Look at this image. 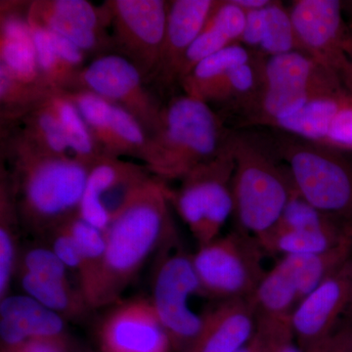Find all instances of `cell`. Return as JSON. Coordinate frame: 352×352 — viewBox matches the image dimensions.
<instances>
[{"label":"cell","mask_w":352,"mask_h":352,"mask_svg":"<svg viewBox=\"0 0 352 352\" xmlns=\"http://www.w3.org/2000/svg\"><path fill=\"white\" fill-rule=\"evenodd\" d=\"M263 58L256 53L251 61L232 69L208 94L205 103L226 108L229 115L239 113L261 87Z\"/></svg>","instance_id":"obj_29"},{"label":"cell","mask_w":352,"mask_h":352,"mask_svg":"<svg viewBox=\"0 0 352 352\" xmlns=\"http://www.w3.org/2000/svg\"><path fill=\"white\" fill-rule=\"evenodd\" d=\"M342 322H349V323H352V305L351 308H349V311L344 317V321Z\"/></svg>","instance_id":"obj_42"},{"label":"cell","mask_w":352,"mask_h":352,"mask_svg":"<svg viewBox=\"0 0 352 352\" xmlns=\"http://www.w3.org/2000/svg\"><path fill=\"white\" fill-rule=\"evenodd\" d=\"M352 305V258L298 303L292 328L303 351L332 335Z\"/></svg>","instance_id":"obj_15"},{"label":"cell","mask_w":352,"mask_h":352,"mask_svg":"<svg viewBox=\"0 0 352 352\" xmlns=\"http://www.w3.org/2000/svg\"><path fill=\"white\" fill-rule=\"evenodd\" d=\"M234 168L229 135L219 157L184 176L177 189L168 188L171 205L188 226L199 247L219 237L222 227L233 214Z\"/></svg>","instance_id":"obj_9"},{"label":"cell","mask_w":352,"mask_h":352,"mask_svg":"<svg viewBox=\"0 0 352 352\" xmlns=\"http://www.w3.org/2000/svg\"><path fill=\"white\" fill-rule=\"evenodd\" d=\"M214 4L215 0L170 1L161 52L146 85L164 89L179 85L183 60L205 27Z\"/></svg>","instance_id":"obj_17"},{"label":"cell","mask_w":352,"mask_h":352,"mask_svg":"<svg viewBox=\"0 0 352 352\" xmlns=\"http://www.w3.org/2000/svg\"><path fill=\"white\" fill-rule=\"evenodd\" d=\"M97 327L102 352H173L170 338L149 298L110 307Z\"/></svg>","instance_id":"obj_14"},{"label":"cell","mask_w":352,"mask_h":352,"mask_svg":"<svg viewBox=\"0 0 352 352\" xmlns=\"http://www.w3.org/2000/svg\"><path fill=\"white\" fill-rule=\"evenodd\" d=\"M15 279L23 294L32 296L66 321L80 320L92 310L80 289L74 287L72 282L36 277L21 271L16 273Z\"/></svg>","instance_id":"obj_25"},{"label":"cell","mask_w":352,"mask_h":352,"mask_svg":"<svg viewBox=\"0 0 352 352\" xmlns=\"http://www.w3.org/2000/svg\"><path fill=\"white\" fill-rule=\"evenodd\" d=\"M273 138L300 196L321 212L352 219L351 162L342 152L285 132Z\"/></svg>","instance_id":"obj_6"},{"label":"cell","mask_w":352,"mask_h":352,"mask_svg":"<svg viewBox=\"0 0 352 352\" xmlns=\"http://www.w3.org/2000/svg\"><path fill=\"white\" fill-rule=\"evenodd\" d=\"M102 6L112 30L113 53L131 61L147 82L161 52L170 1L107 0Z\"/></svg>","instance_id":"obj_10"},{"label":"cell","mask_w":352,"mask_h":352,"mask_svg":"<svg viewBox=\"0 0 352 352\" xmlns=\"http://www.w3.org/2000/svg\"><path fill=\"white\" fill-rule=\"evenodd\" d=\"M149 175L146 166L122 161L120 157H102L90 168L78 217L105 232L110 223V215L103 206L106 197L113 190Z\"/></svg>","instance_id":"obj_21"},{"label":"cell","mask_w":352,"mask_h":352,"mask_svg":"<svg viewBox=\"0 0 352 352\" xmlns=\"http://www.w3.org/2000/svg\"><path fill=\"white\" fill-rule=\"evenodd\" d=\"M153 307L170 338L173 352H190L204 327L203 314L190 307L193 295L200 296V285L192 254L171 241L157 254L151 282Z\"/></svg>","instance_id":"obj_7"},{"label":"cell","mask_w":352,"mask_h":352,"mask_svg":"<svg viewBox=\"0 0 352 352\" xmlns=\"http://www.w3.org/2000/svg\"><path fill=\"white\" fill-rule=\"evenodd\" d=\"M28 19L69 39L88 58L113 53L110 22L103 6L87 0H32Z\"/></svg>","instance_id":"obj_12"},{"label":"cell","mask_w":352,"mask_h":352,"mask_svg":"<svg viewBox=\"0 0 352 352\" xmlns=\"http://www.w3.org/2000/svg\"><path fill=\"white\" fill-rule=\"evenodd\" d=\"M344 50L347 57V68L344 71V75L340 78V82L347 91L352 94V24L347 27L346 39H344Z\"/></svg>","instance_id":"obj_38"},{"label":"cell","mask_w":352,"mask_h":352,"mask_svg":"<svg viewBox=\"0 0 352 352\" xmlns=\"http://www.w3.org/2000/svg\"><path fill=\"white\" fill-rule=\"evenodd\" d=\"M232 193L238 228L261 239L283 214L296 189L273 135L231 129Z\"/></svg>","instance_id":"obj_3"},{"label":"cell","mask_w":352,"mask_h":352,"mask_svg":"<svg viewBox=\"0 0 352 352\" xmlns=\"http://www.w3.org/2000/svg\"><path fill=\"white\" fill-rule=\"evenodd\" d=\"M73 352H75V351H74ZM99 352H102V351H99Z\"/></svg>","instance_id":"obj_44"},{"label":"cell","mask_w":352,"mask_h":352,"mask_svg":"<svg viewBox=\"0 0 352 352\" xmlns=\"http://www.w3.org/2000/svg\"><path fill=\"white\" fill-rule=\"evenodd\" d=\"M204 327L190 352H238L254 336L256 314L251 298L223 300L203 314Z\"/></svg>","instance_id":"obj_20"},{"label":"cell","mask_w":352,"mask_h":352,"mask_svg":"<svg viewBox=\"0 0 352 352\" xmlns=\"http://www.w3.org/2000/svg\"><path fill=\"white\" fill-rule=\"evenodd\" d=\"M288 9L302 52L340 80L349 63L344 50L349 23L342 17V1L296 0Z\"/></svg>","instance_id":"obj_13"},{"label":"cell","mask_w":352,"mask_h":352,"mask_svg":"<svg viewBox=\"0 0 352 352\" xmlns=\"http://www.w3.org/2000/svg\"><path fill=\"white\" fill-rule=\"evenodd\" d=\"M1 163L12 184L23 228L45 240L78 215L90 166L41 151L15 126L1 129Z\"/></svg>","instance_id":"obj_1"},{"label":"cell","mask_w":352,"mask_h":352,"mask_svg":"<svg viewBox=\"0 0 352 352\" xmlns=\"http://www.w3.org/2000/svg\"><path fill=\"white\" fill-rule=\"evenodd\" d=\"M342 9H344V11L352 13V1H342Z\"/></svg>","instance_id":"obj_41"},{"label":"cell","mask_w":352,"mask_h":352,"mask_svg":"<svg viewBox=\"0 0 352 352\" xmlns=\"http://www.w3.org/2000/svg\"><path fill=\"white\" fill-rule=\"evenodd\" d=\"M68 337L43 338L27 340L14 349L0 352H73Z\"/></svg>","instance_id":"obj_37"},{"label":"cell","mask_w":352,"mask_h":352,"mask_svg":"<svg viewBox=\"0 0 352 352\" xmlns=\"http://www.w3.org/2000/svg\"><path fill=\"white\" fill-rule=\"evenodd\" d=\"M344 88L330 69L302 52L264 57L258 94L237 115L240 129L272 127L319 95Z\"/></svg>","instance_id":"obj_5"},{"label":"cell","mask_w":352,"mask_h":352,"mask_svg":"<svg viewBox=\"0 0 352 352\" xmlns=\"http://www.w3.org/2000/svg\"><path fill=\"white\" fill-rule=\"evenodd\" d=\"M265 252L252 234L237 228L192 254L200 296L210 300L251 298L266 271Z\"/></svg>","instance_id":"obj_8"},{"label":"cell","mask_w":352,"mask_h":352,"mask_svg":"<svg viewBox=\"0 0 352 352\" xmlns=\"http://www.w3.org/2000/svg\"><path fill=\"white\" fill-rule=\"evenodd\" d=\"M271 129L336 151L352 152V94L342 88L319 95Z\"/></svg>","instance_id":"obj_16"},{"label":"cell","mask_w":352,"mask_h":352,"mask_svg":"<svg viewBox=\"0 0 352 352\" xmlns=\"http://www.w3.org/2000/svg\"><path fill=\"white\" fill-rule=\"evenodd\" d=\"M238 352H249V346H248L247 344V346L243 347V349H241Z\"/></svg>","instance_id":"obj_43"},{"label":"cell","mask_w":352,"mask_h":352,"mask_svg":"<svg viewBox=\"0 0 352 352\" xmlns=\"http://www.w3.org/2000/svg\"><path fill=\"white\" fill-rule=\"evenodd\" d=\"M170 205L166 183L150 175L113 214L104 232L105 256L92 309L122 302L152 256L178 238Z\"/></svg>","instance_id":"obj_2"},{"label":"cell","mask_w":352,"mask_h":352,"mask_svg":"<svg viewBox=\"0 0 352 352\" xmlns=\"http://www.w3.org/2000/svg\"><path fill=\"white\" fill-rule=\"evenodd\" d=\"M291 52H302V50L289 9L282 2L272 0L263 9L261 43L256 53L263 57H272Z\"/></svg>","instance_id":"obj_33"},{"label":"cell","mask_w":352,"mask_h":352,"mask_svg":"<svg viewBox=\"0 0 352 352\" xmlns=\"http://www.w3.org/2000/svg\"><path fill=\"white\" fill-rule=\"evenodd\" d=\"M28 6L29 1L0 4V69L25 87L52 94L39 69Z\"/></svg>","instance_id":"obj_18"},{"label":"cell","mask_w":352,"mask_h":352,"mask_svg":"<svg viewBox=\"0 0 352 352\" xmlns=\"http://www.w3.org/2000/svg\"><path fill=\"white\" fill-rule=\"evenodd\" d=\"M139 69L116 53L102 55L87 64L71 90L94 92L131 113L154 138L164 104L148 89Z\"/></svg>","instance_id":"obj_11"},{"label":"cell","mask_w":352,"mask_h":352,"mask_svg":"<svg viewBox=\"0 0 352 352\" xmlns=\"http://www.w3.org/2000/svg\"><path fill=\"white\" fill-rule=\"evenodd\" d=\"M256 52L235 43L201 60L180 82L183 94L206 102L208 94L232 69L251 61Z\"/></svg>","instance_id":"obj_26"},{"label":"cell","mask_w":352,"mask_h":352,"mask_svg":"<svg viewBox=\"0 0 352 352\" xmlns=\"http://www.w3.org/2000/svg\"><path fill=\"white\" fill-rule=\"evenodd\" d=\"M10 126H15L25 140L41 151L56 156H72L50 95Z\"/></svg>","instance_id":"obj_30"},{"label":"cell","mask_w":352,"mask_h":352,"mask_svg":"<svg viewBox=\"0 0 352 352\" xmlns=\"http://www.w3.org/2000/svg\"><path fill=\"white\" fill-rule=\"evenodd\" d=\"M21 223L12 184L6 170H0V300L10 295L19 261Z\"/></svg>","instance_id":"obj_24"},{"label":"cell","mask_w":352,"mask_h":352,"mask_svg":"<svg viewBox=\"0 0 352 352\" xmlns=\"http://www.w3.org/2000/svg\"><path fill=\"white\" fill-rule=\"evenodd\" d=\"M245 25V12L233 0H217L205 27L183 60L179 83L201 60L240 43Z\"/></svg>","instance_id":"obj_22"},{"label":"cell","mask_w":352,"mask_h":352,"mask_svg":"<svg viewBox=\"0 0 352 352\" xmlns=\"http://www.w3.org/2000/svg\"><path fill=\"white\" fill-rule=\"evenodd\" d=\"M63 337L66 320L32 296L10 294L0 300V351L29 340Z\"/></svg>","instance_id":"obj_19"},{"label":"cell","mask_w":352,"mask_h":352,"mask_svg":"<svg viewBox=\"0 0 352 352\" xmlns=\"http://www.w3.org/2000/svg\"><path fill=\"white\" fill-rule=\"evenodd\" d=\"M230 131L212 106L187 94L175 95L162 109L147 170L164 182L182 180L219 157Z\"/></svg>","instance_id":"obj_4"},{"label":"cell","mask_w":352,"mask_h":352,"mask_svg":"<svg viewBox=\"0 0 352 352\" xmlns=\"http://www.w3.org/2000/svg\"><path fill=\"white\" fill-rule=\"evenodd\" d=\"M275 352H303V351L296 342L293 331H291L280 340Z\"/></svg>","instance_id":"obj_39"},{"label":"cell","mask_w":352,"mask_h":352,"mask_svg":"<svg viewBox=\"0 0 352 352\" xmlns=\"http://www.w3.org/2000/svg\"><path fill=\"white\" fill-rule=\"evenodd\" d=\"M352 237V219L331 226L302 230L272 231L258 239L265 254L307 256L332 249Z\"/></svg>","instance_id":"obj_23"},{"label":"cell","mask_w":352,"mask_h":352,"mask_svg":"<svg viewBox=\"0 0 352 352\" xmlns=\"http://www.w3.org/2000/svg\"><path fill=\"white\" fill-rule=\"evenodd\" d=\"M291 319L256 317V331L248 344L249 352H275L280 340L293 331Z\"/></svg>","instance_id":"obj_35"},{"label":"cell","mask_w":352,"mask_h":352,"mask_svg":"<svg viewBox=\"0 0 352 352\" xmlns=\"http://www.w3.org/2000/svg\"><path fill=\"white\" fill-rule=\"evenodd\" d=\"M19 271L36 277L71 282L68 268L47 243L23 249L18 261L17 272Z\"/></svg>","instance_id":"obj_34"},{"label":"cell","mask_w":352,"mask_h":352,"mask_svg":"<svg viewBox=\"0 0 352 352\" xmlns=\"http://www.w3.org/2000/svg\"><path fill=\"white\" fill-rule=\"evenodd\" d=\"M50 101L63 129L72 157L91 168L103 155L80 111L63 91L52 92Z\"/></svg>","instance_id":"obj_32"},{"label":"cell","mask_w":352,"mask_h":352,"mask_svg":"<svg viewBox=\"0 0 352 352\" xmlns=\"http://www.w3.org/2000/svg\"><path fill=\"white\" fill-rule=\"evenodd\" d=\"M64 226L78 245L85 263V273L78 284V288L91 307L105 256V234L100 229L80 219L78 215L64 223Z\"/></svg>","instance_id":"obj_31"},{"label":"cell","mask_w":352,"mask_h":352,"mask_svg":"<svg viewBox=\"0 0 352 352\" xmlns=\"http://www.w3.org/2000/svg\"><path fill=\"white\" fill-rule=\"evenodd\" d=\"M251 300L256 317L292 318L300 300L295 280L283 258L264 274Z\"/></svg>","instance_id":"obj_27"},{"label":"cell","mask_w":352,"mask_h":352,"mask_svg":"<svg viewBox=\"0 0 352 352\" xmlns=\"http://www.w3.org/2000/svg\"><path fill=\"white\" fill-rule=\"evenodd\" d=\"M303 352H352V323L342 322L332 335Z\"/></svg>","instance_id":"obj_36"},{"label":"cell","mask_w":352,"mask_h":352,"mask_svg":"<svg viewBox=\"0 0 352 352\" xmlns=\"http://www.w3.org/2000/svg\"><path fill=\"white\" fill-rule=\"evenodd\" d=\"M233 1L236 6H239L247 13L270 6L272 0H233Z\"/></svg>","instance_id":"obj_40"},{"label":"cell","mask_w":352,"mask_h":352,"mask_svg":"<svg viewBox=\"0 0 352 352\" xmlns=\"http://www.w3.org/2000/svg\"><path fill=\"white\" fill-rule=\"evenodd\" d=\"M351 258L352 237L318 254L282 256L295 280L300 302Z\"/></svg>","instance_id":"obj_28"}]
</instances>
